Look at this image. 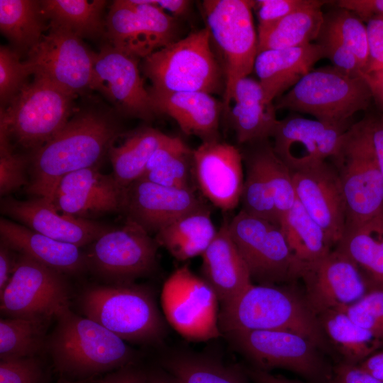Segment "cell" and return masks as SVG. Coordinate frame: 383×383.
Instances as JSON below:
<instances>
[{
  "mask_svg": "<svg viewBox=\"0 0 383 383\" xmlns=\"http://www.w3.org/2000/svg\"><path fill=\"white\" fill-rule=\"evenodd\" d=\"M202 278L224 306L252 284L248 267L236 248L225 221L201 255Z\"/></svg>",
  "mask_w": 383,
  "mask_h": 383,
  "instance_id": "484cf974",
  "label": "cell"
},
{
  "mask_svg": "<svg viewBox=\"0 0 383 383\" xmlns=\"http://www.w3.org/2000/svg\"><path fill=\"white\" fill-rule=\"evenodd\" d=\"M201 7L211 43L221 57L225 80L223 107L227 113L236 82L253 71L257 55L252 1L205 0Z\"/></svg>",
  "mask_w": 383,
  "mask_h": 383,
  "instance_id": "52a82bcc",
  "label": "cell"
},
{
  "mask_svg": "<svg viewBox=\"0 0 383 383\" xmlns=\"http://www.w3.org/2000/svg\"><path fill=\"white\" fill-rule=\"evenodd\" d=\"M116 124L89 111L74 116L28 159L26 190L48 198L59 180L79 170L96 167L118 136Z\"/></svg>",
  "mask_w": 383,
  "mask_h": 383,
  "instance_id": "6da1fadb",
  "label": "cell"
},
{
  "mask_svg": "<svg viewBox=\"0 0 383 383\" xmlns=\"http://www.w3.org/2000/svg\"><path fill=\"white\" fill-rule=\"evenodd\" d=\"M141 70L160 91H204L225 89L223 70L211 49L206 28L153 52L143 59Z\"/></svg>",
  "mask_w": 383,
  "mask_h": 383,
  "instance_id": "5b68a950",
  "label": "cell"
},
{
  "mask_svg": "<svg viewBox=\"0 0 383 383\" xmlns=\"http://www.w3.org/2000/svg\"><path fill=\"white\" fill-rule=\"evenodd\" d=\"M193 150L180 153L145 170L140 179L178 189H195L193 172Z\"/></svg>",
  "mask_w": 383,
  "mask_h": 383,
  "instance_id": "7bdbcfd3",
  "label": "cell"
},
{
  "mask_svg": "<svg viewBox=\"0 0 383 383\" xmlns=\"http://www.w3.org/2000/svg\"><path fill=\"white\" fill-rule=\"evenodd\" d=\"M125 189L113 173L104 174L96 166L65 175L47 199L61 213L90 219L122 211Z\"/></svg>",
  "mask_w": 383,
  "mask_h": 383,
  "instance_id": "ffe728a7",
  "label": "cell"
},
{
  "mask_svg": "<svg viewBox=\"0 0 383 383\" xmlns=\"http://www.w3.org/2000/svg\"><path fill=\"white\" fill-rule=\"evenodd\" d=\"M363 77L370 87L372 98L383 112V69L363 74Z\"/></svg>",
  "mask_w": 383,
  "mask_h": 383,
  "instance_id": "91938a15",
  "label": "cell"
},
{
  "mask_svg": "<svg viewBox=\"0 0 383 383\" xmlns=\"http://www.w3.org/2000/svg\"><path fill=\"white\" fill-rule=\"evenodd\" d=\"M299 279L304 282V297L317 316L353 304L368 292L357 266L335 249L315 261L303 264Z\"/></svg>",
  "mask_w": 383,
  "mask_h": 383,
  "instance_id": "ac0fdd59",
  "label": "cell"
},
{
  "mask_svg": "<svg viewBox=\"0 0 383 383\" xmlns=\"http://www.w3.org/2000/svg\"><path fill=\"white\" fill-rule=\"evenodd\" d=\"M1 212L29 229L52 239L79 248L90 245L110 227L90 219L57 211L45 197L1 201Z\"/></svg>",
  "mask_w": 383,
  "mask_h": 383,
  "instance_id": "cb8c5ba5",
  "label": "cell"
},
{
  "mask_svg": "<svg viewBox=\"0 0 383 383\" xmlns=\"http://www.w3.org/2000/svg\"><path fill=\"white\" fill-rule=\"evenodd\" d=\"M249 144V143H248ZM257 152L271 188L279 222L296 201L292 172L274 152L268 139L250 143Z\"/></svg>",
  "mask_w": 383,
  "mask_h": 383,
  "instance_id": "60d3db41",
  "label": "cell"
},
{
  "mask_svg": "<svg viewBox=\"0 0 383 383\" xmlns=\"http://www.w3.org/2000/svg\"><path fill=\"white\" fill-rule=\"evenodd\" d=\"M206 206L196 189L167 187L138 179L125 189L127 221L156 234L182 216Z\"/></svg>",
  "mask_w": 383,
  "mask_h": 383,
  "instance_id": "7402d4cb",
  "label": "cell"
},
{
  "mask_svg": "<svg viewBox=\"0 0 383 383\" xmlns=\"http://www.w3.org/2000/svg\"><path fill=\"white\" fill-rule=\"evenodd\" d=\"M174 17L152 0L113 1L106 20L109 45L139 60L177 40Z\"/></svg>",
  "mask_w": 383,
  "mask_h": 383,
  "instance_id": "2e32d148",
  "label": "cell"
},
{
  "mask_svg": "<svg viewBox=\"0 0 383 383\" xmlns=\"http://www.w3.org/2000/svg\"><path fill=\"white\" fill-rule=\"evenodd\" d=\"M154 112L170 116L188 135L202 143L219 140L223 104L204 91H160L148 89Z\"/></svg>",
  "mask_w": 383,
  "mask_h": 383,
  "instance_id": "d4e9b609",
  "label": "cell"
},
{
  "mask_svg": "<svg viewBox=\"0 0 383 383\" xmlns=\"http://www.w3.org/2000/svg\"><path fill=\"white\" fill-rule=\"evenodd\" d=\"M47 336L45 350L61 374L86 379L133 364L135 350L97 322L63 309Z\"/></svg>",
  "mask_w": 383,
  "mask_h": 383,
  "instance_id": "3957f363",
  "label": "cell"
},
{
  "mask_svg": "<svg viewBox=\"0 0 383 383\" xmlns=\"http://www.w3.org/2000/svg\"><path fill=\"white\" fill-rule=\"evenodd\" d=\"M218 298L208 283L188 266L179 267L165 282L161 304L168 323L192 340L218 337Z\"/></svg>",
  "mask_w": 383,
  "mask_h": 383,
  "instance_id": "9a60e30c",
  "label": "cell"
},
{
  "mask_svg": "<svg viewBox=\"0 0 383 383\" xmlns=\"http://www.w3.org/2000/svg\"><path fill=\"white\" fill-rule=\"evenodd\" d=\"M40 1L0 0L1 33L21 49H32L40 40L44 30Z\"/></svg>",
  "mask_w": 383,
  "mask_h": 383,
  "instance_id": "74e56055",
  "label": "cell"
},
{
  "mask_svg": "<svg viewBox=\"0 0 383 383\" xmlns=\"http://www.w3.org/2000/svg\"><path fill=\"white\" fill-rule=\"evenodd\" d=\"M241 152L221 140L202 143L193 150L192 172L202 194L226 211L240 203L244 182Z\"/></svg>",
  "mask_w": 383,
  "mask_h": 383,
  "instance_id": "44dd1931",
  "label": "cell"
},
{
  "mask_svg": "<svg viewBox=\"0 0 383 383\" xmlns=\"http://www.w3.org/2000/svg\"><path fill=\"white\" fill-rule=\"evenodd\" d=\"M340 309L383 343V289H370L356 303Z\"/></svg>",
  "mask_w": 383,
  "mask_h": 383,
  "instance_id": "f6af8a7d",
  "label": "cell"
},
{
  "mask_svg": "<svg viewBox=\"0 0 383 383\" xmlns=\"http://www.w3.org/2000/svg\"><path fill=\"white\" fill-rule=\"evenodd\" d=\"M242 152L245 176L240 202L243 211L279 226L274 202L265 170L253 146Z\"/></svg>",
  "mask_w": 383,
  "mask_h": 383,
  "instance_id": "ab89813d",
  "label": "cell"
},
{
  "mask_svg": "<svg viewBox=\"0 0 383 383\" xmlns=\"http://www.w3.org/2000/svg\"><path fill=\"white\" fill-rule=\"evenodd\" d=\"M279 226L292 254L301 267L332 250L333 245L325 231L297 200L282 218Z\"/></svg>",
  "mask_w": 383,
  "mask_h": 383,
  "instance_id": "e575fe53",
  "label": "cell"
},
{
  "mask_svg": "<svg viewBox=\"0 0 383 383\" xmlns=\"http://www.w3.org/2000/svg\"><path fill=\"white\" fill-rule=\"evenodd\" d=\"M255 365L269 372L283 369L311 383H328L333 367L323 351L309 339L282 331H246L226 334Z\"/></svg>",
  "mask_w": 383,
  "mask_h": 383,
  "instance_id": "30bf717a",
  "label": "cell"
},
{
  "mask_svg": "<svg viewBox=\"0 0 383 383\" xmlns=\"http://www.w3.org/2000/svg\"><path fill=\"white\" fill-rule=\"evenodd\" d=\"M350 126L291 113L279 120L272 136V147L292 172L300 171L333 158Z\"/></svg>",
  "mask_w": 383,
  "mask_h": 383,
  "instance_id": "e0dca14e",
  "label": "cell"
},
{
  "mask_svg": "<svg viewBox=\"0 0 383 383\" xmlns=\"http://www.w3.org/2000/svg\"><path fill=\"white\" fill-rule=\"evenodd\" d=\"M335 249L357 266L368 291L383 289V210L367 221L347 226Z\"/></svg>",
  "mask_w": 383,
  "mask_h": 383,
  "instance_id": "f546056e",
  "label": "cell"
},
{
  "mask_svg": "<svg viewBox=\"0 0 383 383\" xmlns=\"http://www.w3.org/2000/svg\"><path fill=\"white\" fill-rule=\"evenodd\" d=\"M316 43L324 51L332 66L352 77H363V70L354 54L336 38L321 29Z\"/></svg>",
  "mask_w": 383,
  "mask_h": 383,
  "instance_id": "7dc6e473",
  "label": "cell"
},
{
  "mask_svg": "<svg viewBox=\"0 0 383 383\" xmlns=\"http://www.w3.org/2000/svg\"><path fill=\"white\" fill-rule=\"evenodd\" d=\"M366 26L370 60L364 74L383 69V15L369 19Z\"/></svg>",
  "mask_w": 383,
  "mask_h": 383,
  "instance_id": "f907efd6",
  "label": "cell"
},
{
  "mask_svg": "<svg viewBox=\"0 0 383 383\" xmlns=\"http://www.w3.org/2000/svg\"><path fill=\"white\" fill-rule=\"evenodd\" d=\"M325 58L317 43L304 46L267 50L257 53L254 69L267 100L273 102L292 89Z\"/></svg>",
  "mask_w": 383,
  "mask_h": 383,
  "instance_id": "4316f807",
  "label": "cell"
},
{
  "mask_svg": "<svg viewBox=\"0 0 383 383\" xmlns=\"http://www.w3.org/2000/svg\"><path fill=\"white\" fill-rule=\"evenodd\" d=\"M221 333L246 331H282L299 334L323 352L331 347L318 316L304 293L289 287L250 285L218 314Z\"/></svg>",
  "mask_w": 383,
  "mask_h": 383,
  "instance_id": "7a4b0ae2",
  "label": "cell"
},
{
  "mask_svg": "<svg viewBox=\"0 0 383 383\" xmlns=\"http://www.w3.org/2000/svg\"><path fill=\"white\" fill-rule=\"evenodd\" d=\"M230 235L259 284L278 285L299 279L301 266L279 225L240 210L228 221Z\"/></svg>",
  "mask_w": 383,
  "mask_h": 383,
  "instance_id": "8fae6325",
  "label": "cell"
},
{
  "mask_svg": "<svg viewBox=\"0 0 383 383\" xmlns=\"http://www.w3.org/2000/svg\"><path fill=\"white\" fill-rule=\"evenodd\" d=\"M152 2L174 17L185 16L191 5V1L187 0H152Z\"/></svg>",
  "mask_w": 383,
  "mask_h": 383,
  "instance_id": "94428289",
  "label": "cell"
},
{
  "mask_svg": "<svg viewBox=\"0 0 383 383\" xmlns=\"http://www.w3.org/2000/svg\"><path fill=\"white\" fill-rule=\"evenodd\" d=\"M311 0L252 1L258 26L257 33L265 31L293 11L306 6Z\"/></svg>",
  "mask_w": 383,
  "mask_h": 383,
  "instance_id": "c3c4849f",
  "label": "cell"
},
{
  "mask_svg": "<svg viewBox=\"0 0 383 383\" xmlns=\"http://www.w3.org/2000/svg\"><path fill=\"white\" fill-rule=\"evenodd\" d=\"M216 233L206 206L167 226L155 234V240L175 259L184 261L201 255Z\"/></svg>",
  "mask_w": 383,
  "mask_h": 383,
  "instance_id": "1f68e13d",
  "label": "cell"
},
{
  "mask_svg": "<svg viewBox=\"0 0 383 383\" xmlns=\"http://www.w3.org/2000/svg\"><path fill=\"white\" fill-rule=\"evenodd\" d=\"M30 75L19 55L13 50L1 46L0 48V99L1 103H10L26 84Z\"/></svg>",
  "mask_w": 383,
  "mask_h": 383,
  "instance_id": "bcb514c9",
  "label": "cell"
},
{
  "mask_svg": "<svg viewBox=\"0 0 383 383\" xmlns=\"http://www.w3.org/2000/svg\"><path fill=\"white\" fill-rule=\"evenodd\" d=\"M72 96L48 81L34 78L6 109H1L0 129L33 152L68 122Z\"/></svg>",
  "mask_w": 383,
  "mask_h": 383,
  "instance_id": "9c48e42d",
  "label": "cell"
},
{
  "mask_svg": "<svg viewBox=\"0 0 383 383\" xmlns=\"http://www.w3.org/2000/svg\"><path fill=\"white\" fill-rule=\"evenodd\" d=\"M77 304L84 316L114 333L124 341L153 344L167 331L154 292L135 283L88 287Z\"/></svg>",
  "mask_w": 383,
  "mask_h": 383,
  "instance_id": "277c9868",
  "label": "cell"
},
{
  "mask_svg": "<svg viewBox=\"0 0 383 383\" xmlns=\"http://www.w3.org/2000/svg\"><path fill=\"white\" fill-rule=\"evenodd\" d=\"M228 111L231 126L240 144L272 138L279 120L273 102L267 100L259 81L249 76L235 84Z\"/></svg>",
  "mask_w": 383,
  "mask_h": 383,
  "instance_id": "f1b7e54d",
  "label": "cell"
},
{
  "mask_svg": "<svg viewBox=\"0 0 383 383\" xmlns=\"http://www.w3.org/2000/svg\"><path fill=\"white\" fill-rule=\"evenodd\" d=\"M65 274L19 253L13 273L0 294L1 312L7 318L50 323L70 307Z\"/></svg>",
  "mask_w": 383,
  "mask_h": 383,
  "instance_id": "7c38bea8",
  "label": "cell"
},
{
  "mask_svg": "<svg viewBox=\"0 0 383 383\" xmlns=\"http://www.w3.org/2000/svg\"><path fill=\"white\" fill-rule=\"evenodd\" d=\"M243 370L252 383H311L289 379L282 375H274L255 367Z\"/></svg>",
  "mask_w": 383,
  "mask_h": 383,
  "instance_id": "6f0895ef",
  "label": "cell"
},
{
  "mask_svg": "<svg viewBox=\"0 0 383 383\" xmlns=\"http://www.w3.org/2000/svg\"><path fill=\"white\" fill-rule=\"evenodd\" d=\"M94 383H148L147 373L131 364L112 371Z\"/></svg>",
  "mask_w": 383,
  "mask_h": 383,
  "instance_id": "11a10c76",
  "label": "cell"
},
{
  "mask_svg": "<svg viewBox=\"0 0 383 383\" xmlns=\"http://www.w3.org/2000/svg\"><path fill=\"white\" fill-rule=\"evenodd\" d=\"M336 2L337 7L354 13L365 22L383 15V0H340Z\"/></svg>",
  "mask_w": 383,
  "mask_h": 383,
  "instance_id": "f5cc1de1",
  "label": "cell"
},
{
  "mask_svg": "<svg viewBox=\"0 0 383 383\" xmlns=\"http://www.w3.org/2000/svg\"><path fill=\"white\" fill-rule=\"evenodd\" d=\"M90 379H85V380H82V381H79V382H68V381L61 379L59 382H57V383H86L87 382H89L90 381Z\"/></svg>",
  "mask_w": 383,
  "mask_h": 383,
  "instance_id": "be15d7a7",
  "label": "cell"
},
{
  "mask_svg": "<svg viewBox=\"0 0 383 383\" xmlns=\"http://www.w3.org/2000/svg\"><path fill=\"white\" fill-rule=\"evenodd\" d=\"M357 366L383 382V348L372 354Z\"/></svg>",
  "mask_w": 383,
  "mask_h": 383,
  "instance_id": "680465c9",
  "label": "cell"
},
{
  "mask_svg": "<svg viewBox=\"0 0 383 383\" xmlns=\"http://www.w3.org/2000/svg\"><path fill=\"white\" fill-rule=\"evenodd\" d=\"M162 365L179 383H252L243 369L201 354L176 352Z\"/></svg>",
  "mask_w": 383,
  "mask_h": 383,
  "instance_id": "d590c367",
  "label": "cell"
},
{
  "mask_svg": "<svg viewBox=\"0 0 383 383\" xmlns=\"http://www.w3.org/2000/svg\"><path fill=\"white\" fill-rule=\"evenodd\" d=\"M373 150L383 176V112L365 118Z\"/></svg>",
  "mask_w": 383,
  "mask_h": 383,
  "instance_id": "db71d44e",
  "label": "cell"
},
{
  "mask_svg": "<svg viewBox=\"0 0 383 383\" xmlns=\"http://www.w3.org/2000/svg\"><path fill=\"white\" fill-rule=\"evenodd\" d=\"M322 30L336 38L354 54L365 74L369 65L370 52L364 21L354 13L337 7L324 14Z\"/></svg>",
  "mask_w": 383,
  "mask_h": 383,
  "instance_id": "b9f144b4",
  "label": "cell"
},
{
  "mask_svg": "<svg viewBox=\"0 0 383 383\" xmlns=\"http://www.w3.org/2000/svg\"><path fill=\"white\" fill-rule=\"evenodd\" d=\"M321 328L331 345L340 355V362L357 365L383 348V343L360 327L341 309L318 315Z\"/></svg>",
  "mask_w": 383,
  "mask_h": 383,
  "instance_id": "d6a6232c",
  "label": "cell"
},
{
  "mask_svg": "<svg viewBox=\"0 0 383 383\" xmlns=\"http://www.w3.org/2000/svg\"><path fill=\"white\" fill-rule=\"evenodd\" d=\"M296 200L335 247L346 227V207L338 172L326 161L292 172Z\"/></svg>",
  "mask_w": 383,
  "mask_h": 383,
  "instance_id": "603a6c76",
  "label": "cell"
},
{
  "mask_svg": "<svg viewBox=\"0 0 383 383\" xmlns=\"http://www.w3.org/2000/svg\"><path fill=\"white\" fill-rule=\"evenodd\" d=\"M44 17L51 23L62 26L80 38L95 37L106 32L102 18L103 0L40 1Z\"/></svg>",
  "mask_w": 383,
  "mask_h": 383,
  "instance_id": "8d00e7d4",
  "label": "cell"
},
{
  "mask_svg": "<svg viewBox=\"0 0 383 383\" xmlns=\"http://www.w3.org/2000/svg\"><path fill=\"white\" fill-rule=\"evenodd\" d=\"M14 250L1 243L0 246V294L8 284L16 267L18 255Z\"/></svg>",
  "mask_w": 383,
  "mask_h": 383,
  "instance_id": "9f6ffc18",
  "label": "cell"
},
{
  "mask_svg": "<svg viewBox=\"0 0 383 383\" xmlns=\"http://www.w3.org/2000/svg\"><path fill=\"white\" fill-rule=\"evenodd\" d=\"M328 2L311 0L269 29L257 33V53L304 46L316 41L324 22L322 7Z\"/></svg>",
  "mask_w": 383,
  "mask_h": 383,
  "instance_id": "4dcf8cb0",
  "label": "cell"
},
{
  "mask_svg": "<svg viewBox=\"0 0 383 383\" xmlns=\"http://www.w3.org/2000/svg\"><path fill=\"white\" fill-rule=\"evenodd\" d=\"M328 383H383L357 365L338 362L333 367V374Z\"/></svg>",
  "mask_w": 383,
  "mask_h": 383,
  "instance_id": "816d5d0a",
  "label": "cell"
},
{
  "mask_svg": "<svg viewBox=\"0 0 383 383\" xmlns=\"http://www.w3.org/2000/svg\"><path fill=\"white\" fill-rule=\"evenodd\" d=\"M372 99L363 77H352L326 66L313 69L274 104L277 111L287 109L323 122L349 126L353 115L367 109Z\"/></svg>",
  "mask_w": 383,
  "mask_h": 383,
  "instance_id": "8992f818",
  "label": "cell"
},
{
  "mask_svg": "<svg viewBox=\"0 0 383 383\" xmlns=\"http://www.w3.org/2000/svg\"><path fill=\"white\" fill-rule=\"evenodd\" d=\"M170 137L145 127L129 135L118 146L111 145L109 154L113 174L119 184L126 188L140 179L151 156Z\"/></svg>",
  "mask_w": 383,
  "mask_h": 383,
  "instance_id": "836d02e7",
  "label": "cell"
},
{
  "mask_svg": "<svg viewBox=\"0 0 383 383\" xmlns=\"http://www.w3.org/2000/svg\"><path fill=\"white\" fill-rule=\"evenodd\" d=\"M28 160L15 152L6 133L0 130V194H9L28 184Z\"/></svg>",
  "mask_w": 383,
  "mask_h": 383,
  "instance_id": "ee69618b",
  "label": "cell"
},
{
  "mask_svg": "<svg viewBox=\"0 0 383 383\" xmlns=\"http://www.w3.org/2000/svg\"><path fill=\"white\" fill-rule=\"evenodd\" d=\"M138 61L109 44L104 45L95 53L91 89L101 91L121 113L150 120L155 113Z\"/></svg>",
  "mask_w": 383,
  "mask_h": 383,
  "instance_id": "d6986e66",
  "label": "cell"
},
{
  "mask_svg": "<svg viewBox=\"0 0 383 383\" xmlns=\"http://www.w3.org/2000/svg\"><path fill=\"white\" fill-rule=\"evenodd\" d=\"M95 53L72 31L50 23V28L28 51L24 61L30 74L68 94L91 89Z\"/></svg>",
  "mask_w": 383,
  "mask_h": 383,
  "instance_id": "5bb4252c",
  "label": "cell"
},
{
  "mask_svg": "<svg viewBox=\"0 0 383 383\" xmlns=\"http://www.w3.org/2000/svg\"><path fill=\"white\" fill-rule=\"evenodd\" d=\"M43 369L36 357L0 362V383H43Z\"/></svg>",
  "mask_w": 383,
  "mask_h": 383,
  "instance_id": "681fc988",
  "label": "cell"
},
{
  "mask_svg": "<svg viewBox=\"0 0 383 383\" xmlns=\"http://www.w3.org/2000/svg\"><path fill=\"white\" fill-rule=\"evenodd\" d=\"M346 207V226L360 223L383 210V176L365 118L351 125L333 158Z\"/></svg>",
  "mask_w": 383,
  "mask_h": 383,
  "instance_id": "ba28073f",
  "label": "cell"
},
{
  "mask_svg": "<svg viewBox=\"0 0 383 383\" xmlns=\"http://www.w3.org/2000/svg\"><path fill=\"white\" fill-rule=\"evenodd\" d=\"M49 323L21 318H1V361L37 357L45 350Z\"/></svg>",
  "mask_w": 383,
  "mask_h": 383,
  "instance_id": "f35d334b",
  "label": "cell"
},
{
  "mask_svg": "<svg viewBox=\"0 0 383 383\" xmlns=\"http://www.w3.org/2000/svg\"><path fill=\"white\" fill-rule=\"evenodd\" d=\"M148 383H179L166 370H152L147 373Z\"/></svg>",
  "mask_w": 383,
  "mask_h": 383,
  "instance_id": "6125c7cd",
  "label": "cell"
},
{
  "mask_svg": "<svg viewBox=\"0 0 383 383\" xmlns=\"http://www.w3.org/2000/svg\"><path fill=\"white\" fill-rule=\"evenodd\" d=\"M1 243L18 253L64 274H77L88 270L86 253L72 244L59 241L1 218Z\"/></svg>",
  "mask_w": 383,
  "mask_h": 383,
  "instance_id": "83f0119b",
  "label": "cell"
},
{
  "mask_svg": "<svg viewBox=\"0 0 383 383\" xmlns=\"http://www.w3.org/2000/svg\"><path fill=\"white\" fill-rule=\"evenodd\" d=\"M159 247L155 238L134 223L109 228L86 253L88 269L109 284L134 283L155 270Z\"/></svg>",
  "mask_w": 383,
  "mask_h": 383,
  "instance_id": "4fadbf2b",
  "label": "cell"
}]
</instances>
